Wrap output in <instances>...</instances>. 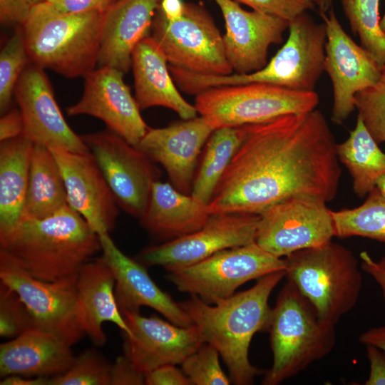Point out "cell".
Masks as SVG:
<instances>
[{
	"mask_svg": "<svg viewBox=\"0 0 385 385\" xmlns=\"http://www.w3.org/2000/svg\"><path fill=\"white\" fill-rule=\"evenodd\" d=\"M341 177L337 143L314 109L245 125V134L208 204L211 215H260L294 197L329 202Z\"/></svg>",
	"mask_w": 385,
	"mask_h": 385,
	"instance_id": "cell-1",
	"label": "cell"
},
{
	"mask_svg": "<svg viewBox=\"0 0 385 385\" xmlns=\"http://www.w3.org/2000/svg\"><path fill=\"white\" fill-rule=\"evenodd\" d=\"M284 277V270L268 274L251 288L214 305L195 295L179 302L197 327L204 342L217 349L235 384H252L255 377L261 374L250 361L249 348L257 332L268 330L272 312L269 298Z\"/></svg>",
	"mask_w": 385,
	"mask_h": 385,
	"instance_id": "cell-2",
	"label": "cell"
},
{
	"mask_svg": "<svg viewBox=\"0 0 385 385\" xmlns=\"http://www.w3.org/2000/svg\"><path fill=\"white\" fill-rule=\"evenodd\" d=\"M0 247L35 277L50 282L77 277L85 262L101 251L99 236L68 205L43 219L25 218Z\"/></svg>",
	"mask_w": 385,
	"mask_h": 385,
	"instance_id": "cell-3",
	"label": "cell"
},
{
	"mask_svg": "<svg viewBox=\"0 0 385 385\" xmlns=\"http://www.w3.org/2000/svg\"><path fill=\"white\" fill-rule=\"evenodd\" d=\"M104 12L63 13L36 3L22 26L31 62L66 78L85 77L98 63Z\"/></svg>",
	"mask_w": 385,
	"mask_h": 385,
	"instance_id": "cell-4",
	"label": "cell"
},
{
	"mask_svg": "<svg viewBox=\"0 0 385 385\" xmlns=\"http://www.w3.org/2000/svg\"><path fill=\"white\" fill-rule=\"evenodd\" d=\"M334 327L287 281L272 309L268 331L273 362L262 384H279L328 355L336 342Z\"/></svg>",
	"mask_w": 385,
	"mask_h": 385,
	"instance_id": "cell-5",
	"label": "cell"
},
{
	"mask_svg": "<svg viewBox=\"0 0 385 385\" xmlns=\"http://www.w3.org/2000/svg\"><path fill=\"white\" fill-rule=\"evenodd\" d=\"M284 260L287 281L308 300L323 322L335 326L356 304L362 277L349 249L331 241L297 251Z\"/></svg>",
	"mask_w": 385,
	"mask_h": 385,
	"instance_id": "cell-6",
	"label": "cell"
},
{
	"mask_svg": "<svg viewBox=\"0 0 385 385\" xmlns=\"http://www.w3.org/2000/svg\"><path fill=\"white\" fill-rule=\"evenodd\" d=\"M283 46L261 69L246 74L209 76L191 73L189 86L195 93L217 86L263 83L311 91L324 71L327 32L307 12L289 22Z\"/></svg>",
	"mask_w": 385,
	"mask_h": 385,
	"instance_id": "cell-7",
	"label": "cell"
},
{
	"mask_svg": "<svg viewBox=\"0 0 385 385\" xmlns=\"http://www.w3.org/2000/svg\"><path fill=\"white\" fill-rule=\"evenodd\" d=\"M314 91H302L263 83L224 86L195 95V107L215 128L254 124L316 108Z\"/></svg>",
	"mask_w": 385,
	"mask_h": 385,
	"instance_id": "cell-8",
	"label": "cell"
},
{
	"mask_svg": "<svg viewBox=\"0 0 385 385\" xmlns=\"http://www.w3.org/2000/svg\"><path fill=\"white\" fill-rule=\"evenodd\" d=\"M76 278L55 282L36 278L16 257L0 249V281L19 296L34 327L56 335L71 346L86 335L80 317Z\"/></svg>",
	"mask_w": 385,
	"mask_h": 385,
	"instance_id": "cell-9",
	"label": "cell"
},
{
	"mask_svg": "<svg viewBox=\"0 0 385 385\" xmlns=\"http://www.w3.org/2000/svg\"><path fill=\"white\" fill-rule=\"evenodd\" d=\"M151 29L170 66L201 75L232 73L223 36L203 4L185 2L183 16L175 21L155 12Z\"/></svg>",
	"mask_w": 385,
	"mask_h": 385,
	"instance_id": "cell-10",
	"label": "cell"
},
{
	"mask_svg": "<svg viewBox=\"0 0 385 385\" xmlns=\"http://www.w3.org/2000/svg\"><path fill=\"white\" fill-rule=\"evenodd\" d=\"M285 260L277 257L256 242L213 254L195 264L172 270L168 278L182 292L215 304L243 284L284 270Z\"/></svg>",
	"mask_w": 385,
	"mask_h": 385,
	"instance_id": "cell-11",
	"label": "cell"
},
{
	"mask_svg": "<svg viewBox=\"0 0 385 385\" xmlns=\"http://www.w3.org/2000/svg\"><path fill=\"white\" fill-rule=\"evenodd\" d=\"M119 207L140 218L160 172L146 155L110 130L81 135Z\"/></svg>",
	"mask_w": 385,
	"mask_h": 385,
	"instance_id": "cell-12",
	"label": "cell"
},
{
	"mask_svg": "<svg viewBox=\"0 0 385 385\" xmlns=\"http://www.w3.org/2000/svg\"><path fill=\"white\" fill-rule=\"evenodd\" d=\"M260 215L255 242L279 258L325 245L335 237L332 210L319 200L287 199Z\"/></svg>",
	"mask_w": 385,
	"mask_h": 385,
	"instance_id": "cell-13",
	"label": "cell"
},
{
	"mask_svg": "<svg viewBox=\"0 0 385 385\" xmlns=\"http://www.w3.org/2000/svg\"><path fill=\"white\" fill-rule=\"evenodd\" d=\"M260 220L257 214L211 215L198 230L145 248L138 255L139 262L168 271L195 264L221 250L255 242Z\"/></svg>",
	"mask_w": 385,
	"mask_h": 385,
	"instance_id": "cell-14",
	"label": "cell"
},
{
	"mask_svg": "<svg viewBox=\"0 0 385 385\" xmlns=\"http://www.w3.org/2000/svg\"><path fill=\"white\" fill-rule=\"evenodd\" d=\"M327 12L320 15L327 32L324 71L333 88L331 118L334 123L342 124L355 109V95L375 84L383 67L346 34L332 8Z\"/></svg>",
	"mask_w": 385,
	"mask_h": 385,
	"instance_id": "cell-15",
	"label": "cell"
},
{
	"mask_svg": "<svg viewBox=\"0 0 385 385\" xmlns=\"http://www.w3.org/2000/svg\"><path fill=\"white\" fill-rule=\"evenodd\" d=\"M14 96L24 120V134L34 144L51 150L90 152L81 135L66 121L43 68L30 63L21 75Z\"/></svg>",
	"mask_w": 385,
	"mask_h": 385,
	"instance_id": "cell-16",
	"label": "cell"
},
{
	"mask_svg": "<svg viewBox=\"0 0 385 385\" xmlns=\"http://www.w3.org/2000/svg\"><path fill=\"white\" fill-rule=\"evenodd\" d=\"M123 74L110 66H99L88 73L81 98L67 108V114L98 118L108 130L135 146L149 128Z\"/></svg>",
	"mask_w": 385,
	"mask_h": 385,
	"instance_id": "cell-17",
	"label": "cell"
},
{
	"mask_svg": "<svg viewBox=\"0 0 385 385\" xmlns=\"http://www.w3.org/2000/svg\"><path fill=\"white\" fill-rule=\"evenodd\" d=\"M123 316L130 330L124 334V355L145 374L163 365L181 364L205 343L195 324L180 327L140 312Z\"/></svg>",
	"mask_w": 385,
	"mask_h": 385,
	"instance_id": "cell-18",
	"label": "cell"
},
{
	"mask_svg": "<svg viewBox=\"0 0 385 385\" xmlns=\"http://www.w3.org/2000/svg\"><path fill=\"white\" fill-rule=\"evenodd\" d=\"M225 26L223 43L227 59L235 73L246 74L267 63L269 48L282 42L289 22L280 18L243 9L233 0H214Z\"/></svg>",
	"mask_w": 385,
	"mask_h": 385,
	"instance_id": "cell-19",
	"label": "cell"
},
{
	"mask_svg": "<svg viewBox=\"0 0 385 385\" xmlns=\"http://www.w3.org/2000/svg\"><path fill=\"white\" fill-rule=\"evenodd\" d=\"M214 130L207 119L196 116L149 128L135 147L164 168L177 190L190 195L200 154Z\"/></svg>",
	"mask_w": 385,
	"mask_h": 385,
	"instance_id": "cell-20",
	"label": "cell"
},
{
	"mask_svg": "<svg viewBox=\"0 0 385 385\" xmlns=\"http://www.w3.org/2000/svg\"><path fill=\"white\" fill-rule=\"evenodd\" d=\"M51 150L61 172L68 205L96 234H109L115 226L119 207L93 155Z\"/></svg>",
	"mask_w": 385,
	"mask_h": 385,
	"instance_id": "cell-21",
	"label": "cell"
},
{
	"mask_svg": "<svg viewBox=\"0 0 385 385\" xmlns=\"http://www.w3.org/2000/svg\"><path fill=\"white\" fill-rule=\"evenodd\" d=\"M98 236L101 257L111 267L115 278V295L122 314L139 312L141 307L146 306L175 325L188 327L193 324L180 304L154 282L143 264L125 255L109 234Z\"/></svg>",
	"mask_w": 385,
	"mask_h": 385,
	"instance_id": "cell-22",
	"label": "cell"
},
{
	"mask_svg": "<svg viewBox=\"0 0 385 385\" xmlns=\"http://www.w3.org/2000/svg\"><path fill=\"white\" fill-rule=\"evenodd\" d=\"M160 0H116L104 12L99 66L127 73L133 51L152 28Z\"/></svg>",
	"mask_w": 385,
	"mask_h": 385,
	"instance_id": "cell-23",
	"label": "cell"
},
{
	"mask_svg": "<svg viewBox=\"0 0 385 385\" xmlns=\"http://www.w3.org/2000/svg\"><path fill=\"white\" fill-rule=\"evenodd\" d=\"M56 335L32 327L0 345V376L53 377L65 373L75 356Z\"/></svg>",
	"mask_w": 385,
	"mask_h": 385,
	"instance_id": "cell-24",
	"label": "cell"
},
{
	"mask_svg": "<svg viewBox=\"0 0 385 385\" xmlns=\"http://www.w3.org/2000/svg\"><path fill=\"white\" fill-rule=\"evenodd\" d=\"M115 278L101 257L89 260L81 267L76 289L83 331L96 346L106 342L105 322L119 327L124 334L130 330L121 314L115 295Z\"/></svg>",
	"mask_w": 385,
	"mask_h": 385,
	"instance_id": "cell-25",
	"label": "cell"
},
{
	"mask_svg": "<svg viewBox=\"0 0 385 385\" xmlns=\"http://www.w3.org/2000/svg\"><path fill=\"white\" fill-rule=\"evenodd\" d=\"M135 98L140 110L155 106L169 108L183 120L193 118L197 112L178 91L168 59L152 36L135 47L131 57Z\"/></svg>",
	"mask_w": 385,
	"mask_h": 385,
	"instance_id": "cell-26",
	"label": "cell"
},
{
	"mask_svg": "<svg viewBox=\"0 0 385 385\" xmlns=\"http://www.w3.org/2000/svg\"><path fill=\"white\" fill-rule=\"evenodd\" d=\"M210 215L208 205L179 191L170 182L158 180L139 220L153 237L167 242L198 230Z\"/></svg>",
	"mask_w": 385,
	"mask_h": 385,
	"instance_id": "cell-27",
	"label": "cell"
},
{
	"mask_svg": "<svg viewBox=\"0 0 385 385\" xmlns=\"http://www.w3.org/2000/svg\"><path fill=\"white\" fill-rule=\"evenodd\" d=\"M33 147L24 133L0 142V240L24 218Z\"/></svg>",
	"mask_w": 385,
	"mask_h": 385,
	"instance_id": "cell-28",
	"label": "cell"
},
{
	"mask_svg": "<svg viewBox=\"0 0 385 385\" xmlns=\"http://www.w3.org/2000/svg\"><path fill=\"white\" fill-rule=\"evenodd\" d=\"M67 205L64 181L53 153L34 143L24 219H43Z\"/></svg>",
	"mask_w": 385,
	"mask_h": 385,
	"instance_id": "cell-29",
	"label": "cell"
},
{
	"mask_svg": "<svg viewBox=\"0 0 385 385\" xmlns=\"http://www.w3.org/2000/svg\"><path fill=\"white\" fill-rule=\"evenodd\" d=\"M337 153L351 177L354 192L359 197L367 196L376 187L377 179L385 174V153L359 116L348 138L337 144Z\"/></svg>",
	"mask_w": 385,
	"mask_h": 385,
	"instance_id": "cell-30",
	"label": "cell"
},
{
	"mask_svg": "<svg viewBox=\"0 0 385 385\" xmlns=\"http://www.w3.org/2000/svg\"><path fill=\"white\" fill-rule=\"evenodd\" d=\"M245 134V125L213 130L205 145L203 156L195 175L190 193L192 197L209 204Z\"/></svg>",
	"mask_w": 385,
	"mask_h": 385,
	"instance_id": "cell-31",
	"label": "cell"
},
{
	"mask_svg": "<svg viewBox=\"0 0 385 385\" xmlns=\"http://www.w3.org/2000/svg\"><path fill=\"white\" fill-rule=\"evenodd\" d=\"M335 237H362L385 243V196L375 187L357 207L332 211Z\"/></svg>",
	"mask_w": 385,
	"mask_h": 385,
	"instance_id": "cell-32",
	"label": "cell"
},
{
	"mask_svg": "<svg viewBox=\"0 0 385 385\" xmlns=\"http://www.w3.org/2000/svg\"><path fill=\"white\" fill-rule=\"evenodd\" d=\"M344 14L361 46L385 66V34L380 27L379 0H341Z\"/></svg>",
	"mask_w": 385,
	"mask_h": 385,
	"instance_id": "cell-33",
	"label": "cell"
},
{
	"mask_svg": "<svg viewBox=\"0 0 385 385\" xmlns=\"http://www.w3.org/2000/svg\"><path fill=\"white\" fill-rule=\"evenodd\" d=\"M31 63L22 26H18L0 53V112L10 108L16 85L27 66Z\"/></svg>",
	"mask_w": 385,
	"mask_h": 385,
	"instance_id": "cell-34",
	"label": "cell"
},
{
	"mask_svg": "<svg viewBox=\"0 0 385 385\" xmlns=\"http://www.w3.org/2000/svg\"><path fill=\"white\" fill-rule=\"evenodd\" d=\"M111 364L98 351L87 349L68 371L51 377L49 385H111Z\"/></svg>",
	"mask_w": 385,
	"mask_h": 385,
	"instance_id": "cell-35",
	"label": "cell"
},
{
	"mask_svg": "<svg viewBox=\"0 0 385 385\" xmlns=\"http://www.w3.org/2000/svg\"><path fill=\"white\" fill-rule=\"evenodd\" d=\"M354 107L375 141L385 143V66L375 84L355 95Z\"/></svg>",
	"mask_w": 385,
	"mask_h": 385,
	"instance_id": "cell-36",
	"label": "cell"
},
{
	"mask_svg": "<svg viewBox=\"0 0 385 385\" xmlns=\"http://www.w3.org/2000/svg\"><path fill=\"white\" fill-rule=\"evenodd\" d=\"M220 356L205 342L183 361L182 370L194 385H229L232 381L220 366Z\"/></svg>",
	"mask_w": 385,
	"mask_h": 385,
	"instance_id": "cell-37",
	"label": "cell"
},
{
	"mask_svg": "<svg viewBox=\"0 0 385 385\" xmlns=\"http://www.w3.org/2000/svg\"><path fill=\"white\" fill-rule=\"evenodd\" d=\"M34 327L32 317L19 296L0 281V335L13 339Z\"/></svg>",
	"mask_w": 385,
	"mask_h": 385,
	"instance_id": "cell-38",
	"label": "cell"
},
{
	"mask_svg": "<svg viewBox=\"0 0 385 385\" xmlns=\"http://www.w3.org/2000/svg\"><path fill=\"white\" fill-rule=\"evenodd\" d=\"M253 11L272 15L288 22L299 15L314 10L313 0H233Z\"/></svg>",
	"mask_w": 385,
	"mask_h": 385,
	"instance_id": "cell-39",
	"label": "cell"
},
{
	"mask_svg": "<svg viewBox=\"0 0 385 385\" xmlns=\"http://www.w3.org/2000/svg\"><path fill=\"white\" fill-rule=\"evenodd\" d=\"M145 374L139 371L125 356H119L111 364V385H143Z\"/></svg>",
	"mask_w": 385,
	"mask_h": 385,
	"instance_id": "cell-40",
	"label": "cell"
},
{
	"mask_svg": "<svg viewBox=\"0 0 385 385\" xmlns=\"http://www.w3.org/2000/svg\"><path fill=\"white\" fill-rule=\"evenodd\" d=\"M33 0H0V21L5 26H23L28 19Z\"/></svg>",
	"mask_w": 385,
	"mask_h": 385,
	"instance_id": "cell-41",
	"label": "cell"
},
{
	"mask_svg": "<svg viewBox=\"0 0 385 385\" xmlns=\"http://www.w3.org/2000/svg\"><path fill=\"white\" fill-rule=\"evenodd\" d=\"M34 4L44 2L63 13H81L89 11H105L116 0H33Z\"/></svg>",
	"mask_w": 385,
	"mask_h": 385,
	"instance_id": "cell-42",
	"label": "cell"
},
{
	"mask_svg": "<svg viewBox=\"0 0 385 385\" xmlns=\"http://www.w3.org/2000/svg\"><path fill=\"white\" fill-rule=\"evenodd\" d=\"M145 384L191 385L192 383L183 370L174 364H167L145 374Z\"/></svg>",
	"mask_w": 385,
	"mask_h": 385,
	"instance_id": "cell-43",
	"label": "cell"
},
{
	"mask_svg": "<svg viewBox=\"0 0 385 385\" xmlns=\"http://www.w3.org/2000/svg\"><path fill=\"white\" fill-rule=\"evenodd\" d=\"M370 371L365 385H385V351L373 345H365Z\"/></svg>",
	"mask_w": 385,
	"mask_h": 385,
	"instance_id": "cell-44",
	"label": "cell"
},
{
	"mask_svg": "<svg viewBox=\"0 0 385 385\" xmlns=\"http://www.w3.org/2000/svg\"><path fill=\"white\" fill-rule=\"evenodd\" d=\"M24 131V124L19 109L12 108L1 114L0 142L17 138Z\"/></svg>",
	"mask_w": 385,
	"mask_h": 385,
	"instance_id": "cell-45",
	"label": "cell"
},
{
	"mask_svg": "<svg viewBox=\"0 0 385 385\" xmlns=\"http://www.w3.org/2000/svg\"><path fill=\"white\" fill-rule=\"evenodd\" d=\"M359 257L362 270L371 276L379 284L385 303V256L375 260L366 251H362Z\"/></svg>",
	"mask_w": 385,
	"mask_h": 385,
	"instance_id": "cell-46",
	"label": "cell"
},
{
	"mask_svg": "<svg viewBox=\"0 0 385 385\" xmlns=\"http://www.w3.org/2000/svg\"><path fill=\"white\" fill-rule=\"evenodd\" d=\"M185 2L183 0H160L156 12L168 21H175L183 14Z\"/></svg>",
	"mask_w": 385,
	"mask_h": 385,
	"instance_id": "cell-47",
	"label": "cell"
},
{
	"mask_svg": "<svg viewBox=\"0 0 385 385\" xmlns=\"http://www.w3.org/2000/svg\"><path fill=\"white\" fill-rule=\"evenodd\" d=\"M359 341L364 345H373L385 351V325L363 332Z\"/></svg>",
	"mask_w": 385,
	"mask_h": 385,
	"instance_id": "cell-48",
	"label": "cell"
},
{
	"mask_svg": "<svg viewBox=\"0 0 385 385\" xmlns=\"http://www.w3.org/2000/svg\"><path fill=\"white\" fill-rule=\"evenodd\" d=\"M48 377H31L21 375H10L3 377L1 385H49Z\"/></svg>",
	"mask_w": 385,
	"mask_h": 385,
	"instance_id": "cell-49",
	"label": "cell"
},
{
	"mask_svg": "<svg viewBox=\"0 0 385 385\" xmlns=\"http://www.w3.org/2000/svg\"><path fill=\"white\" fill-rule=\"evenodd\" d=\"M319 14H326L331 8L334 0H313Z\"/></svg>",
	"mask_w": 385,
	"mask_h": 385,
	"instance_id": "cell-50",
	"label": "cell"
},
{
	"mask_svg": "<svg viewBox=\"0 0 385 385\" xmlns=\"http://www.w3.org/2000/svg\"><path fill=\"white\" fill-rule=\"evenodd\" d=\"M376 188L385 196V174L380 176L376 183Z\"/></svg>",
	"mask_w": 385,
	"mask_h": 385,
	"instance_id": "cell-51",
	"label": "cell"
},
{
	"mask_svg": "<svg viewBox=\"0 0 385 385\" xmlns=\"http://www.w3.org/2000/svg\"><path fill=\"white\" fill-rule=\"evenodd\" d=\"M380 27L381 31L385 34V13L381 19H380Z\"/></svg>",
	"mask_w": 385,
	"mask_h": 385,
	"instance_id": "cell-52",
	"label": "cell"
}]
</instances>
